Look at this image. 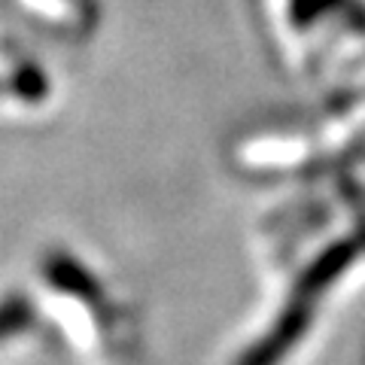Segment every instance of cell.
Here are the masks:
<instances>
[{
	"label": "cell",
	"instance_id": "obj_1",
	"mask_svg": "<svg viewBox=\"0 0 365 365\" xmlns=\"http://www.w3.org/2000/svg\"><path fill=\"white\" fill-rule=\"evenodd\" d=\"M13 88L21 95V101H37L40 95H43V88H46V83H43V76L34 71V67H16V73H13Z\"/></svg>",
	"mask_w": 365,
	"mask_h": 365
},
{
	"label": "cell",
	"instance_id": "obj_2",
	"mask_svg": "<svg viewBox=\"0 0 365 365\" xmlns=\"http://www.w3.org/2000/svg\"><path fill=\"white\" fill-rule=\"evenodd\" d=\"M25 323H28V304H21L19 299L0 304V341H4L6 335L19 332Z\"/></svg>",
	"mask_w": 365,
	"mask_h": 365
}]
</instances>
